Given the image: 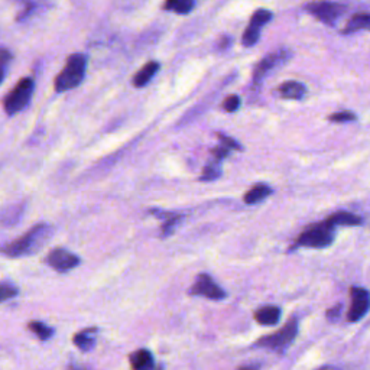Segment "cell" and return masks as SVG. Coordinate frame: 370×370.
I'll list each match as a JSON object with an SVG mask.
<instances>
[{
  "label": "cell",
  "instance_id": "cell-1",
  "mask_svg": "<svg viewBox=\"0 0 370 370\" xmlns=\"http://www.w3.org/2000/svg\"><path fill=\"white\" fill-rule=\"evenodd\" d=\"M52 227L47 223L36 224L32 229H29L24 236L19 239L8 243L0 249V252L3 253L8 258H24V256H31L33 253L40 252L45 243L51 239L52 236Z\"/></svg>",
  "mask_w": 370,
  "mask_h": 370
},
{
  "label": "cell",
  "instance_id": "cell-2",
  "mask_svg": "<svg viewBox=\"0 0 370 370\" xmlns=\"http://www.w3.org/2000/svg\"><path fill=\"white\" fill-rule=\"evenodd\" d=\"M87 70V56L82 52L72 54L67 58L64 68L60 71L55 79V91L64 93L80 86L84 80Z\"/></svg>",
  "mask_w": 370,
  "mask_h": 370
},
{
  "label": "cell",
  "instance_id": "cell-3",
  "mask_svg": "<svg viewBox=\"0 0 370 370\" xmlns=\"http://www.w3.org/2000/svg\"><path fill=\"white\" fill-rule=\"evenodd\" d=\"M334 236H336V227L328 220H325L323 223L313 224L307 230H304L295 243V247L323 249L334 242Z\"/></svg>",
  "mask_w": 370,
  "mask_h": 370
},
{
  "label": "cell",
  "instance_id": "cell-4",
  "mask_svg": "<svg viewBox=\"0 0 370 370\" xmlns=\"http://www.w3.org/2000/svg\"><path fill=\"white\" fill-rule=\"evenodd\" d=\"M298 333V323L297 320H291L284 328H281L279 331L274 334H269L263 339H261L258 341V346H261L262 348H268L272 350V352H277L279 355H282L285 350L294 343L295 337Z\"/></svg>",
  "mask_w": 370,
  "mask_h": 370
},
{
  "label": "cell",
  "instance_id": "cell-5",
  "mask_svg": "<svg viewBox=\"0 0 370 370\" xmlns=\"http://www.w3.org/2000/svg\"><path fill=\"white\" fill-rule=\"evenodd\" d=\"M33 88H35V83L32 79H29V77L28 79H22L21 82H19L15 86V88L5 97V102H3L5 111L9 116H12L24 110L31 102Z\"/></svg>",
  "mask_w": 370,
  "mask_h": 370
},
{
  "label": "cell",
  "instance_id": "cell-6",
  "mask_svg": "<svg viewBox=\"0 0 370 370\" xmlns=\"http://www.w3.org/2000/svg\"><path fill=\"white\" fill-rule=\"evenodd\" d=\"M305 9L317 17L320 22L325 25H336L339 19L343 16L346 12L344 5L336 3V2H328V0H318V2H311L305 5Z\"/></svg>",
  "mask_w": 370,
  "mask_h": 370
},
{
  "label": "cell",
  "instance_id": "cell-7",
  "mask_svg": "<svg viewBox=\"0 0 370 370\" xmlns=\"http://www.w3.org/2000/svg\"><path fill=\"white\" fill-rule=\"evenodd\" d=\"M289 58H291V51L288 49H278L275 52H270L269 55H266L263 60L256 65L255 71H253L252 86L255 88L259 87L262 82L265 80V77L269 74V71L275 70L281 64H285Z\"/></svg>",
  "mask_w": 370,
  "mask_h": 370
},
{
  "label": "cell",
  "instance_id": "cell-8",
  "mask_svg": "<svg viewBox=\"0 0 370 370\" xmlns=\"http://www.w3.org/2000/svg\"><path fill=\"white\" fill-rule=\"evenodd\" d=\"M190 294L194 297H204L214 301H220L227 297L226 291L222 289L207 274H201L197 277L196 282L190 288Z\"/></svg>",
  "mask_w": 370,
  "mask_h": 370
},
{
  "label": "cell",
  "instance_id": "cell-9",
  "mask_svg": "<svg viewBox=\"0 0 370 370\" xmlns=\"http://www.w3.org/2000/svg\"><path fill=\"white\" fill-rule=\"evenodd\" d=\"M82 259L74 255L72 252L63 249V247H58L54 249L48 253L47 256V263L56 272H60V274H65V272H70L72 269H75L77 266L80 265Z\"/></svg>",
  "mask_w": 370,
  "mask_h": 370
},
{
  "label": "cell",
  "instance_id": "cell-10",
  "mask_svg": "<svg viewBox=\"0 0 370 370\" xmlns=\"http://www.w3.org/2000/svg\"><path fill=\"white\" fill-rule=\"evenodd\" d=\"M270 19H272V13L265 9H259L253 13L250 24L247 25L243 33V38H242V43L245 47H253L259 41L261 31L268 22H270Z\"/></svg>",
  "mask_w": 370,
  "mask_h": 370
},
{
  "label": "cell",
  "instance_id": "cell-11",
  "mask_svg": "<svg viewBox=\"0 0 370 370\" xmlns=\"http://www.w3.org/2000/svg\"><path fill=\"white\" fill-rule=\"evenodd\" d=\"M350 295H352V305L347 313V321L357 323L367 314L370 308V294L364 288H353L350 291Z\"/></svg>",
  "mask_w": 370,
  "mask_h": 370
},
{
  "label": "cell",
  "instance_id": "cell-12",
  "mask_svg": "<svg viewBox=\"0 0 370 370\" xmlns=\"http://www.w3.org/2000/svg\"><path fill=\"white\" fill-rule=\"evenodd\" d=\"M129 362L133 370H161V367L155 364L152 353L146 348L136 350L134 353L130 355Z\"/></svg>",
  "mask_w": 370,
  "mask_h": 370
},
{
  "label": "cell",
  "instance_id": "cell-13",
  "mask_svg": "<svg viewBox=\"0 0 370 370\" xmlns=\"http://www.w3.org/2000/svg\"><path fill=\"white\" fill-rule=\"evenodd\" d=\"M97 333H99V330L94 328V327L86 328V330L80 331V333H77L74 336L72 341L77 347L82 350V352H90V350H93L95 346Z\"/></svg>",
  "mask_w": 370,
  "mask_h": 370
},
{
  "label": "cell",
  "instance_id": "cell-14",
  "mask_svg": "<svg viewBox=\"0 0 370 370\" xmlns=\"http://www.w3.org/2000/svg\"><path fill=\"white\" fill-rule=\"evenodd\" d=\"M255 320L262 325L278 324L281 320V308L274 305L262 307L255 313Z\"/></svg>",
  "mask_w": 370,
  "mask_h": 370
},
{
  "label": "cell",
  "instance_id": "cell-15",
  "mask_svg": "<svg viewBox=\"0 0 370 370\" xmlns=\"http://www.w3.org/2000/svg\"><path fill=\"white\" fill-rule=\"evenodd\" d=\"M158 71H160V64L157 61H149L133 77V86L134 87H145Z\"/></svg>",
  "mask_w": 370,
  "mask_h": 370
},
{
  "label": "cell",
  "instance_id": "cell-16",
  "mask_svg": "<svg viewBox=\"0 0 370 370\" xmlns=\"http://www.w3.org/2000/svg\"><path fill=\"white\" fill-rule=\"evenodd\" d=\"M278 91L285 99L301 100L307 94V87L298 82H286L278 87Z\"/></svg>",
  "mask_w": 370,
  "mask_h": 370
},
{
  "label": "cell",
  "instance_id": "cell-17",
  "mask_svg": "<svg viewBox=\"0 0 370 370\" xmlns=\"http://www.w3.org/2000/svg\"><path fill=\"white\" fill-rule=\"evenodd\" d=\"M24 211H25L24 203L12 204V206L6 207L5 210H2V213H0V223H2L3 226H13L19 220H21Z\"/></svg>",
  "mask_w": 370,
  "mask_h": 370
},
{
  "label": "cell",
  "instance_id": "cell-18",
  "mask_svg": "<svg viewBox=\"0 0 370 370\" xmlns=\"http://www.w3.org/2000/svg\"><path fill=\"white\" fill-rule=\"evenodd\" d=\"M363 29L370 31V13H357L353 17H350V21L343 29V33L350 35Z\"/></svg>",
  "mask_w": 370,
  "mask_h": 370
},
{
  "label": "cell",
  "instance_id": "cell-19",
  "mask_svg": "<svg viewBox=\"0 0 370 370\" xmlns=\"http://www.w3.org/2000/svg\"><path fill=\"white\" fill-rule=\"evenodd\" d=\"M272 194V188L266 184H256L255 187H252L246 194H245V203L246 204H258L263 200H266Z\"/></svg>",
  "mask_w": 370,
  "mask_h": 370
},
{
  "label": "cell",
  "instance_id": "cell-20",
  "mask_svg": "<svg viewBox=\"0 0 370 370\" xmlns=\"http://www.w3.org/2000/svg\"><path fill=\"white\" fill-rule=\"evenodd\" d=\"M334 227L337 226H360L363 223V219L359 217L357 214L347 213V211H339L333 216L327 219Z\"/></svg>",
  "mask_w": 370,
  "mask_h": 370
},
{
  "label": "cell",
  "instance_id": "cell-21",
  "mask_svg": "<svg viewBox=\"0 0 370 370\" xmlns=\"http://www.w3.org/2000/svg\"><path fill=\"white\" fill-rule=\"evenodd\" d=\"M155 216L160 217H164V224H162V238H168L171 236L175 227H177L181 222V216H178V214H169V213H160V211H153Z\"/></svg>",
  "mask_w": 370,
  "mask_h": 370
},
{
  "label": "cell",
  "instance_id": "cell-22",
  "mask_svg": "<svg viewBox=\"0 0 370 370\" xmlns=\"http://www.w3.org/2000/svg\"><path fill=\"white\" fill-rule=\"evenodd\" d=\"M164 8L178 15H188L194 9V0H165Z\"/></svg>",
  "mask_w": 370,
  "mask_h": 370
},
{
  "label": "cell",
  "instance_id": "cell-23",
  "mask_svg": "<svg viewBox=\"0 0 370 370\" xmlns=\"http://www.w3.org/2000/svg\"><path fill=\"white\" fill-rule=\"evenodd\" d=\"M28 327L32 333L43 341H47L54 336V328L41 321H31Z\"/></svg>",
  "mask_w": 370,
  "mask_h": 370
},
{
  "label": "cell",
  "instance_id": "cell-24",
  "mask_svg": "<svg viewBox=\"0 0 370 370\" xmlns=\"http://www.w3.org/2000/svg\"><path fill=\"white\" fill-rule=\"evenodd\" d=\"M222 175V162L214 160L207 164L203 175H201V181H213V180H217Z\"/></svg>",
  "mask_w": 370,
  "mask_h": 370
},
{
  "label": "cell",
  "instance_id": "cell-25",
  "mask_svg": "<svg viewBox=\"0 0 370 370\" xmlns=\"http://www.w3.org/2000/svg\"><path fill=\"white\" fill-rule=\"evenodd\" d=\"M19 294L17 286H15L12 282H2L0 284V304L15 298Z\"/></svg>",
  "mask_w": 370,
  "mask_h": 370
},
{
  "label": "cell",
  "instance_id": "cell-26",
  "mask_svg": "<svg viewBox=\"0 0 370 370\" xmlns=\"http://www.w3.org/2000/svg\"><path fill=\"white\" fill-rule=\"evenodd\" d=\"M333 123H347V122H353L356 121V114L352 113V111H347V110H343V111H337L334 114H331L328 118Z\"/></svg>",
  "mask_w": 370,
  "mask_h": 370
},
{
  "label": "cell",
  "instance_id": "cell-27",
  "mask_svg": "<svg viewBox=\"0 0 370 370\" xmlns=\"http://www.w3.org/2000/svg\"><path fill=\"white\" fill-rule=\"evenodd\" d=\"M239 107H240V99H239L238 95H230V97H227V99L223 103V109L226 111H229V113L236 111Z\"/></svg>",
  "mask_w": 370,
  "mask_h": 370
},
{
  "label": "cell",
  "instance_id": "cell-28",
  "mask_svg": "<svg viewBox=\"0 0 370 370\" xmlns=\"http://www.w3.org/2000/svg\"><path fill=\"white\" fill-rule=\"evenodd\" d=\"M341 311H343V304H337L336 307L330 308V309L327 311V320L331 321V323L339 321L340 317H341Z\"/></svg>",
  "mask_w": 370,
  "mask_h": 370
},
{
  "label": "cell",
  "instance_id": "cell-29",
  "mask_svg": "<svg viewBox=\"0 0 370 370\" xmlns=\"http://www.w3.org/2000/svg\"><path fill=\"white\" fill-rule=\"evenodd\" d=\"M219 136V139H220V145L227 148V149H242V146L235 141V139H231L229 138V136H224L222 133L217 134Z\"/></svg>",
  "mask_w": 370,
  "mask_h": 370
},
{
  "label": "cell",
  "instance_id": "cell-30",
  "mask_svg": "<svg viewBox=\"0 0 370 370\" xmlns=\"http://www.w3.org/2000/svg\"><path fill=\"white\" fill-rule=\"evenodd\" d=\"M10 60H12L10 52L6 48H0V68H6Z\"/></svg>",
  "mask_w": 370,
  "mask_h": 370
},
{
  "label": "cell",
  "instance_id": "cell-31",
  "mask_svg": "<svg viewBox=\"0 0 370 370\" xmlns=\"http://www.w3.org/2000/svg\"><path fill=\"white\" fill-rule=\"evenodd\" d=\"M238 370H261V366L259 364H246V366L239 367Z\"/></svg>",
  "mask_w": 370,
  "mask_h": 370
},
{
  "label": "cell",
  "instance_id": "cell-32",
  "mask_svg": "<svg viewBox=\"0 0 370 370\" xmlns=\"http://www.w3.org/2000/svg\"><path fill=\"white\" fill-rule=\"evenodd\" d=\"M68 370H90V369H87V367H84V366H79V364H71V366L68 367Z\"/></svg>",
  "mask_w": 370,
  "mask_h": 370
},
{
  "label": "cell",
  "instance_id": "cell-33",
  "mask_svg": "<svg viewBox=\"0 0 370 370\" xmlns=\"http://www.w3.org/2000/svg\"><path fill=\"white\" fill-rule=\"evenodd\" d=\"M317 370H340V369L336 366H324V367H320Z\"/></svg>",
  "mask_w": 370,
  "mask_h": 370
},
{
  "label": "cell",
  "instance_id": "cell-34",
  "mask_svg": "<svg viewBox=\"0 0 370 370\" xmlns=\"http://www.w3.org/2000/svg\"><path fill=\"white\" fill-rule=\"evenodd\" d=\"M5 74H6V68H0V83L5 80Z\"/></svg>",
  "mask_w": 370,
  "mask_h": 370
},
{
  "label": "cell",
  "instance_id": "cell-35",
  "mask_svg": "<svg viewBox=\"0 0 370 370\" xmlns=\"http://www.w3.org/2000/svg\"><path fill=\"white\" fill-rule=\"evenodd\" d=\"M19 2H24L25 5H28V3H29V2H28V0H19Z\"/></svg>",
  "mask_w": 370,
  "mask_h": 370
}]
</instances>
